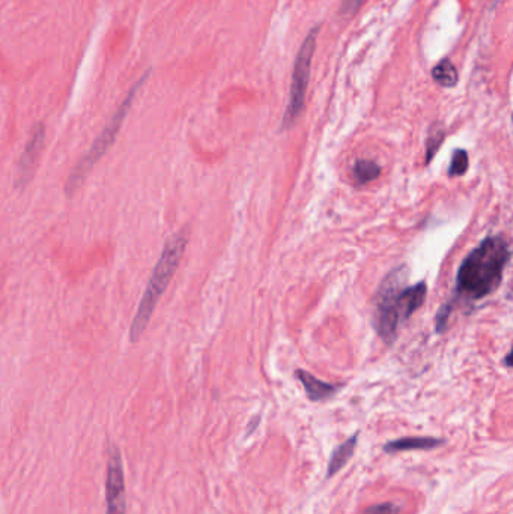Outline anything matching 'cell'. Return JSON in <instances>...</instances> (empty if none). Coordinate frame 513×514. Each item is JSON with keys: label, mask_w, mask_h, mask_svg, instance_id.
I'll return each instance as SVG.
<instances>
[{"label": "cell", "mask_w": 513, "mask_h": 514, "mask_svg": "<svg viewBox=\"0 0 513 514\" xmlns=\"http://www.w3.org/2000/svg\"><path fill=\"white\" fill-rule=\"evenodd\" d=\"M189 244V231L186 227L175 232L167 240L163 247L162 255L158 257L157 264L154 266L153 274L149 277L145 292H143L138 310L134 313L133 321L130 325L129 339L131 345L139 343L145 334L149 322L153 319L154 312L157 308L158 301L162 299L163 293L166 292L167 286L175 275L176 269L180 266L182 256L186 253Z\"/></svg>", "instance_id": "obj_3"}, {"label": "cell", "mask_w": 513, "mask_h": 514, "mask_svg": "<svg viewBox=\"0 0 513 514\" xmlns=\"http://www.w3.org/2000/svg\"><path fill=\"white\" fill-rule=\"evenodd\" d=\"M510 255L503 235L488 236L480 242L458 269L455 301L475 302L490 297L501 284Z\"/></svg>", "instance_id": "obj_1"}, {"label": "cell", "mask_w": 513, "mask_h": 514, "mask_svg": "<svg viewBox=\"0 0 513 514\" xmlns=\"http://www.w3.org/2000/svg\"><path fill=\"white\" fill-rule=\"evenodd\" d=\"M467 170H468V154L466 149H457L451 156L449 173L450 176H462L466 175Z\"/></svg>", "instance_id": "obj_14"}, {"label": "cell", "mask_w": 513, "mask_h": 514, "mask_svg": "<svg viewBox=\"0 0 513 514\" xmlns=\"http://www.w3.org/2000/svg\"><path fill=\"white\" fill-rule=\"evenodd\" d=\"M147 77H149V72H145V74L134 83L133 88L130 89L124 101L119 105L114 116L110 118L107 125L103 128V131L97 136L96 140L90 145L89 149L85 152V156H81L79 163L72 167L71 173L68 175L67 181H65V187H63V191H65V196H67L68 198H72V196L83 187L86 178L89 176L90 170L94 169V167L100 163L101 158L107 154V151H109L112 145H114L119 131L122 130L125 119L129 116L130 110L133 107L134 99L138 97L139 90L142 89V86L145 85Z\"/></svg>", "instance_id": "obj_4"}, {"label": "cell", "mask_w": 513, "mask_h": 514, "mask_svg": "<svg viewBox=\"0 0 513 514\" xmlns=\"http://www.w3.org/2000/svg\"><path fill=\"white\" fill-rule=\"evenodd\" d=\"M46 142V127L43 122L35 123L34 130L29 136L24 151L20 156L17 169H15L14 189L19 191L28 189L30 181L34 180L39 156Z\"/></svg>", "instance_id": "obj_7"}, {"label": "cell", "mask_w": 513, "mask_h": 514, "mask_svg": "<svg viewBox=\"0 0 513 514\" xmlns=\"http://www.w3.org/2000/svg\"><path fill=\"white\" fill-rule=\"evenodd\" d=\"M433 79L442 88H453L458 83L457 68L449 59H444L433 68Z\"/></svg>", "instance_id": "obj_12"}, {"label": "cell", "mask_w": 513, "mask_h": 514, "mask_svg": "<svg viewBox=\"0 0 513 514\" xmlns=\"http://www.w3.org/2000/svg\"><path fill=\"white\" fill-rule=\"evenodd\" d=\"M318 32L319 26H315L307 33L305 43L299 48L297 59H295L294 74H292V81H290V103H288L285 114H283V122H282L283 130L292 127L295 121L299 118L301 112L305 110L306 92H307V86H309L310 68H312V61H314Z\"/></svg>", "instance_id": "obj_5"}, {"label": "cell", "mask_w": 513, "mask_h": 514, "mask_svg": "<svg viewBox=\"0 0 513 514\" xmlns=\"http://www.w3.org/2000/svg\"><path fill=\"white\" fill-rule=\"evenodd\" d=\"M399 511L400 509L398 505L391 504V502H385V504L369 507L365 514H399Z\"/></svg>", "instance_id": "obj_15"}, {"label": "cell", "mask_w": 513, "mask_h": 514, "mask_svg": "<svg viewBox=\"0 0 513 514\" xmlns=\"http://www.w3.org/2000/svg\"><path fill=\"white\" fill-rule=\"evenodd\" d=\"M442 443V439L431 438V436H411V438L398 439L385 443V453H399V451H411V450L437 449Z\"/></svg>", "instance_id": "obj_9"}, {"label": "cell", "mask_w": 513, "mask_h": 514, "mask_svg": "<svg viewBox=\"0 0 513 514\" xmlns=\"http://www.w3.org/2000/svg\"><path fill=\"white\" fill-rule=\"evenodd\" d=\"M352 172H354L357 184L365 185L375 181L381 175V167L376 164L375 161L357 160Z\"/></svg>", "instance_id": "obj_11"}, {"label": "cell", "mask_w": 513, "mask_h": 514, "mask_svg": "<svg viewBox=\"0 0 513 514\" xmlns=\"http://www.w3.org/2000/svg\"><path fill=\"white\" fill-rule=\"evenodd\" d=\"M295 376L299 379V383H303L306 394L312 401L325 400V399H330V397L338 392L339 387H336L333 383H324V381L315 378L314 375H310L309 372H305V370H297Z\"/></svg>", "instance_id": "obj_8"}, {"label": "cell", "mask_w": 513, "mask_h": 514, "mask_svg": "<svg viewBox=\"0 0 513 514\" xmlns=\"http://www.w3.org/2000/svg\"><path fill=\"white\" fill-rule=\"evenodd\" d=\"M357 441H358V434H354L348 441L341 443L338 449L334 450L333 453H332V458H330V462H328L327 478L338 474L349 462V459L354 454V450H356Z\"/></svg>", "instance_id": "obj_10"}, {"label": "cell", "mask_w": 513, "mask_h": 514, "mask_svg": "<svg viewBox=\"0 0 513 514\" xmlns=\"http://www.w3.org/2000/svg\"><path fill=\"white\" fill-rule=\"evenodd\" d=\"M444 140V130L440 125H433L429 131L428 143H426V163H431Z\"/></svg>", "instance_id": "obj_13"}, {"label": "cell", "mask_w": 513, "mask_h": 514, "mask_svg": "<svg viewBox=\"0 0 513 514\" xmlns=\"http://www.w3.org/2000/svg\"><path fill=\"white\" fill-rule=\"evenodd\" d=\"M361 2H363V0H348L347 10L356 11L357 8L360 6Z\"/></svg>", "instance_id": "obj_16"}, {"label": "cell", "mask_w": 513, "mask_h": 514, "mask_svg": "<svg viewBox=\"0 0 513 514\" xmlns=\"http://www.w3.org/2000/svg\"><path fill=\"white\" fill-rule=\"evenodd\" d=\"M408 280L407 266L391 269L381 282L374 308V326L376 334L391 345L395 341L400 324L408 321L424 306L428 293L425 282L405 286Z\"/></svg>", "instance_id": "obj_2"}, {"label": "cell", "mask_w": 513, "mask_h": 514, "mask_svg": "<svg viewBox=\"0 0 513 514\" xmlns=\"http://www.w3.org/2000/svg\"><path fill=\"white\" fill-rule=\"evenodd\" d=\"M105 514H127V493L122 456L118 447L112 445L107 459L105 476Z\"/></svg>", "instance_id": "obj_6"}]
</instances>
